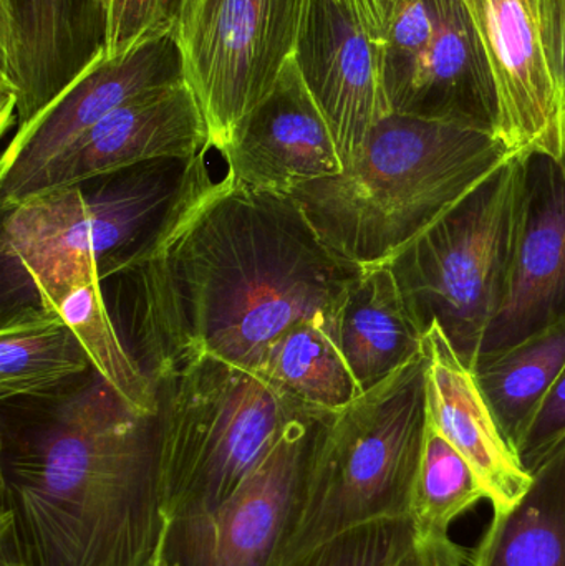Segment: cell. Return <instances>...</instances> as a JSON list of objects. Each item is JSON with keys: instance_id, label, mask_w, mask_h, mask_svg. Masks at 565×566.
I'll use <instances>...</instances> for the list:
<instances>
[{"instance_id": "1", "label": "cell", "mask_w": 565, "mask_h": 566, "mask_svg": "<svg viewBox=\"0 0 565 566\" xmlns=\"http://www.w3.org/2000/svg\"><path fill=\"white\" fill-rule=\"evenodd\" d=\"M362 271L322 242L291 196L249 188L228 172L118 277L133 355L153 382L199 355L255 375L299 323H317L335 342Z\"/></svg>"}, {"instance_id": "2", "label": "cell", "mask_w": 565, "mask_h": 566, "mask_svg": "<svg viewBox=\"0 0 565 566\" xmlns=\"http://www.w3.org/2000/svg\"><path fill=\"white\" fill-rule=\"evenodd\" d=\"M0 402V531L22 565L158 566L169 525L158 415L95 368Z\"/></svg>"}, {"instance_id": "3", "label": "cell", "mask_w": 565, "mask_h": 566, "mask_svg": "<svg viewBox=\"0 0 565 566\" xmlns=\"http://www.w3.org/2000/svg\"><path fill=\"white\" fill-rule=\"evenodd\" d=\"M513 156L496 133L391 113L344 171L289 196L332 252L372 268L387 264Z\"/></svg>"}, {"instance_id": "4", "label": "cell", "mask_w": 565, "mask_h": 566, "mask_svg": "<svg viewBox=\"0 0 565 566\" xmlns=\"http://www.w3.org/2000/svg\"><path fill=\"white\" fill-rule=\"evenodd\" d=\"M206 155L156 159L40 192L3 212V264L29 303L59 312L85 285L142 264L211 185Z\"/></svg>"}, {"instance_id": "5", "label": "cell", "mask_w": 565, "mask_h": 566, "mask_svg": "<svg viewBox=\"0 0 565 566\" xmlns=\"http://www.w3.org/2000/svg\"><path fill=\"white\" fill-rule=\"evenodd\" d=\"M155 386L169 522L218 511L287 426L317 409L212 355L189 359Z\"/></svg>"}, {"instance_id": "6", "label": "cell", "mask_w": 565, "mask_h": 566, "mask_svg": "<svg viewBox=\"0 0 565 566\" xmlns=\"http://www.w3.org/2000/svg\"><path fill=\"white\" fill-rule=\"evenodd\" d=\"M427 381L423 352L332 412L282 566L358 525L410 515L428 431Z\"/></svg>"}, {"instance_id": "7", "label": "cell", "mask_w": 565, "mask_h": 566, "mask_svg": "<svg viewBox=\"0 0 565 566\" xmlns=\"http://www.w3.org/2000/svg\"><path fill=\"white\" fill-rule=\"evenodd\" d=\"M524 182V156H513L387 262L423 332L437 323L471 369L510 296Z\"/></svg>"}, {"instance_id": "8", "label": "cell", "mask_w": 565, "mask_h": 566, "mask_svg": "<svg viewBox=\"0 0 565 566\" xmlns=\"http://www.w3.org/2000/svg\"><path fill=\"white\" fill-rule=\"evenodd\" d=\"M305 0H176L172 33L182 75L224 151L239 123L294 56Z\"/></svg>"}, {"instance_id": "9", "label": "cell", "mask_w": 565, "mask_h": 566, "mask_svg": "<svg viewBox=\"0 0 565 566\" xmlns=\"http://www.w3.org/2000/svg\"><path fill=\"white\" fill-rule=\"evenodd\" d=\"M331 416L315 409L291 422L218 511L169 522L163 560L168 566H282Z\"/></svg>"}, {"instance_id": "10", "label": "cell", "mask_w": 565, "mask_h": 566, "mask_svg": "<svg viewBox=\"0 0 565 566\" xmlns=\"http://www.w3.org/2000/svg\"><path fill=\"white\" fill-rule=\"evenodd\" d=\"M181 82L185 75L172 27L116 55L96 50L79 75L10 139L0 166L2 211L13 208L46 165L106 116L139 96Z\"/></svg>"}, {"instance_id": "11", "label": "cell", "mask_w": 565, "mask_h": 566, "mask_svg": "<svg viewBox=\"0 0 565 566\" xmlns=\"http://www.w3.org/2000/svg\"><path fill=\"white\" fill-rule=\"evenodd\" d=\"M493 73L496 135L514 155L565 159L559 99L544 59L537 0H463Z\"/></svg>"}, {"instance_id": "12", "label": "cell", "mask_w": 565, "mask_h": 566, "mask_svg": "<svg viewBox=\"0 0 565 566\" xmlns=\"http://www.w3.org/2000/svg\"><path fill=\"white\" fill-rule=\"evenodd\" d=\"M294 59L345 168L391 115L374 46L344 0H305Z\"/></svg>"}, {"instance_id": "13", "label": "cell", "mask_w": 565, "mask_h": 566, "mask_svg": "<svg viewBox=\"0 0 565 566\" xmlns=\"http://www.w3.org/2000/svg\"><path fill=\"white\" fill-rule=\"evenodd\" d=\"M98 49L90 0H0L2 132L25 129Z\"/></svg>"}, {"instance_id": "14", "label": "cell", "mask_w": 565, "mask_h": 566, "mask_svg": "<svg viewBox=\"0 0 565 566\" xmlns=\"http://www.w3.org/2000/svg\"><path fill=\"white\" fill-rule=\"evenodd\" d=\"M209 149L201 106L188 83L181 82L139 96L106 116L46 165L23 189L19 202L142 163L195 159Z\"/></svg>"}, {"instance_id": "15", "label": "cell", "mask_w": 565, "mask_h": 566, "mask_svg": "<svg viewBox=\"0 0 565 566\" xmlns=\"http://www.w3.org/2000/svg\"><path fill=\"white\" fill-rule=\"evenodd\" d=\"M229 175L259 191L291 195L344 171L334 136L294 56L268 96L239 123L221 153Z\"/></svg>"}, {"instance_id": "16", "label": "cell", "mask_w": 565, "mask_h": 566, "mask_svg": "<svg viewBox=\"0 0 565 566\" xmlns=\"http://www.w3.org/2000/svg\"><path fill=\"white\" fill-rule=\"evenodd\" d=\"M524 165L523 229L513 283L480 356L565 322V159L533 153L524 156Z\"/></svg>"}, {"instance_id": "17", "label": "cell", "mask_w": 565, "mask_h": 566, "mask_svg": "<svg viewBox=\"0 0 565 566\" xmlns=\"http://www.w3.org/2000/svg\"><path fill=\"white\" fill-rule=\"evenodd\" d=\"M428 359V422L467 459L493 512L506 511L530 488L533 475L504 439L473 369L468 368L433 323L425 332Z\"/></svg>"}, {"instance_id": "18", "label": "cell", "mask_w": 565, "mask_h": 566, "mask_svg": "<svg viewBox=\"0 0 565 566\" xmlns=\"http://www.w3.org/2000/svg\"><path fill=\"white\" fill-rule=\"evenodd\" d=\"M397 115L496 133L493 73L463 0H438L433 35Z\"/></svg>"}, {"instance_id": "19", "label": "cell", "mask_w": 565, "mask_h": 566, "mask_svg": "<svg viewBox=\"0 0 565 566\" xmlns=\"http://www.w3.org/2000/svg\"><path fill=\"white\" fill-rule=\"evenodd\" d=\"M335 345L362 392L423 355V328L388 264L364 268L352 282Z\"/></svg>"}, {"instance_id": "20", "label": "cell", "mask_w": 565, "mask_h": 566, "mask_svg": "<svg viewBox=\"0 0 565 566\" xmlns=\"http://www.w3.org/2000/svg\"><path fill=\"white\" fill-rule=\"evenodd\" d=\"M92 368L85 343L59 312L33 303L3 310L0 401L50 395Z\"/></svg>"}, {"instance_id": "21", "label": "cell", "mask_w": 565, "mask_h": 566, "mask_svg": "<svg viewBox=\"0 0 565 566\" xmlns=\"http://www.w3.org/2000/svg\"><path fill=\"white\" fill-rule=\"evenodd\" d=\"M527 491L493 521L473 566H565V439L533 472Z\"/></svg>"}, {"instance_id": "22", "label": "cell", "mask_w": 565, "mask_h": 566, "mask_svg": "<svg viewBox=\"0 0 565 566\" xmlns=\"http://www.w3.org/2000/svg\"><path fill=\"white\" fill-rule=\"evenodd\" d=\"M564 368L565 322L478 358L474 378L514 451Z\"/></svg>"}, {"instance_id": "23", "label": "cell", "mask_w": 565, "mask_h": 566, "mask_svg": "<svg viewBox=\"0 0 565 566\" xmlns=\"http://www.w3.org/2000/svg\"><path fill=\"white\" fill-rule=\"evenodd\" d=\"M254 376L281 395L322 411H341L362 395L334 339L314 322L285 332Z\"/></svg>"}, {"instance_id": "24", "label": "cell", "mask_w": 565, "mask_h": 566, "mask_svg": "<svg viewBox=\"0 0 565 566\" xmlns=\"http://www.w3.org/2000/svg\"><path fill=\"white\" fill-rule=\"evenodd\" d=\"M367 33L391 113L400 109L433 35L438 0H344Z\"/></svg>"}, {"instance_id": "25", "label": "cell", "mask_w": 565, "mask_h": 566, "mask_svg": "<svg viewBox=\"0 0 565 566\" xmlns=\"http://www.w3.org/2000/svg\"><path fill=\"white\" fill-rule=\"evenodd\" d=\"M60 315L85 343L93 368L143 415H158V391L132 349L125 345L102 295V283L73 290L60 305Z\"/></svg>"}, {"instance_id": "26", "label": "cell", "mask_w": 565, "mask_h": 566, "mask_svg": "<svg viewBox=\"0 0 565 566\" xmlns=\"http://www.w3.org/2000/svg\"><path fill=\"white\" fill-rule=\"evenodd\" d=\"M486 499L467 459L428 422L423 455L415 482L410 517L417 541L450 537L451 524Z\"/></svg>"}, {"instance_id": "27", "label": "cell", "mask_w": 565, "mask_h": 566, "mask_svg": "<svg viewBox=\"0 0 565 566\" xmlns=\"http://www.w3.org/2000/svg\"><path fill=\"white\" fill-rule=\"evenodd\" d=\"M415 544L410 515L381 518L342 532L284 566H397Z\"/></svg>"}, {"instance_id": "28", "label": "cell", "mask_w": 565, "mask_h": 566, "mask_svg": "<svg viewBox=\"0 0 565 566\" xmlns=\"http://www.w3.org/2000/svg\"><path fill=\"white\" fill-rule=\"evenodd\" d=\"M171 0H90L100 49L108 55L171 29Z\"/></svg>"}, {"instance_id": "29", "label": "cell", "mask_w": 565, "mask_h": 566, "mask_svg": "<svg viewBox=\"0 0 565 566\" xmlns=\"http://www.w3.org/2000/svg\"><path fill=\"white\" fill-rule=\"evenodd\" d=\"M565 439V368L556 385L541 405L527 428L523 441L517 446L516 454L523 468L533 474L541 462Z\"/></svg>"}, {"instance_id": "30", "label": "cell", "mask_w": 565, "mask_h": 566, "mask_svg": "<svg viewBox=\"0 0 565 566\" xmlns=\"http://www.w3.org/2000/svg\"><path fill=\"white\" fill-rule=\"evenodd\" d=\"M544 59L559 99L565 126V0H537Z\"/></svg>"}, {"instance_id": "31", "label": "cell", "mask_w": 565, "mask_h": 566, "mask_svg": "<svg viewBox=\"0 0 565 566\" xmlns=\"http://www.w3.org/2000/svg\"><path fill=\"white\" fill-rule=\"evenodd\" d=\"M468 552L450 537L418 542L397 566H467Z\"/></svg>"}, {"instance_id": "32", "label": "cell", "mask_w": 565, "mask_h": 566, "mask_svg": "<svg viewBox=\"0 0 565 566\" xmlns=\"http://www.w3.org/2000/svg\"><path fill=\"white\" fill-rule=\"evenodd\" d=\"M0 566H23L15 542L2 531H0Z\"/></svg>"}, {"instance_id": "33", "label": "cell", "mask_w": 565, "mask_h": 566, "mask_svg": "<svg viewBox=\"0 0 565 566\" xmlns=\"http://www.w3.org/2000/svg\"><path fill=\"white\" fill-rule=\"evenodd\" d=\"M158 566H168V564H166V562H165V560H163V558H161V560H159Z\"/></svg>"}, {"instance_id": "34", "label": "cell", "mask_w": 565, "mask_h": 566, "mask_svg": "<svg viewBox=\"0 0 565 566\" xmlns=\"http://www.w3.org/2000/svg\"><path fill=\"white\" fill-rule=\"evenodd\" d=\"M171 2H172V7H175L176 0H171ZM171 13H172V10H171Z\"/></svg>"}]
</instances>
